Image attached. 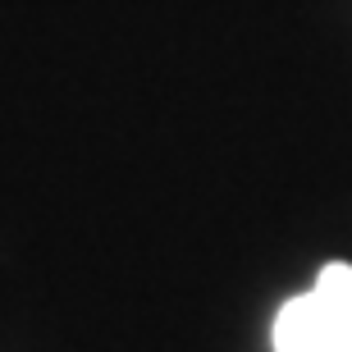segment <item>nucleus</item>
I'll return each mask as SVG.
<instances>
[{"instance_id":"nucleus-2","label":"nucleus","mask_w":352,"mask_h":352,"mask_svg":"<svg viewBox=\"0 0 352 352\" xmlns=\"http://www.w3.org/2000/svg\"><path fill=\"white\" fill-rule=\"evenodd\" d=\"M311 293L320 298V307L339 320V329L352 339V265H325Z\"/></svg>"},{"instance_id":"nucleus-1","label":"nucleus","mask_w":352,"mask_h":352,"mask_svg":"<svg viewBox=\"0 0 352 352\" xmlns=\"http://www.w3.org/2000/svg\"><path fill=\"white\" fill-rule=\"evenodd\" d=\"M274 352H352V339L320 307L316 293H302L274 316Z\"/></svg>"}]
</instances>
